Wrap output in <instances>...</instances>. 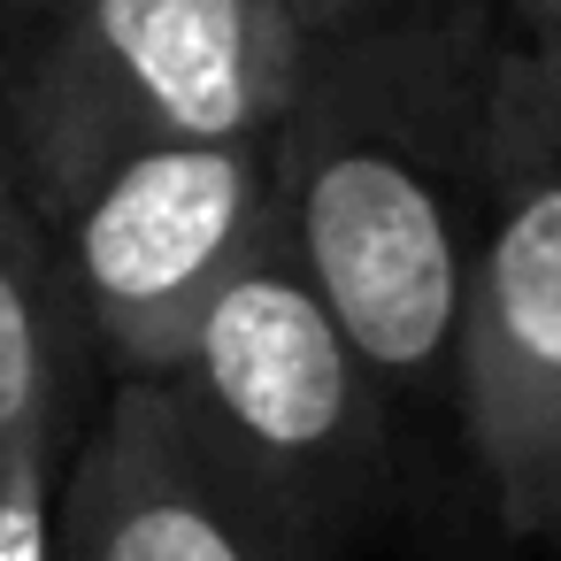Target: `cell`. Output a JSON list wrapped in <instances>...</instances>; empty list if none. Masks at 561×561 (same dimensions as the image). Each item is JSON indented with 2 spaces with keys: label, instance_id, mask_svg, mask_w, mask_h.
<instances>
[{
  "label": "cell",
  "instance_id": "obj_6",
  "mask_svg": "<svg viewBox=\"0 0 561 561\" xmlns=\"http://www.w3.org/2000/svg\"><path fill=\"white\" fill-rule=\"evenodd\" d=\"M55 561H316V553L231 484V469L201 446L193 415L162 377H116L62 461Z\"/></svg>",
  "mask_w": 561,
  "mask_h": 561
},
{
  "label": "cell",
  "instance_id": "obj_9",
  "mask_svg": "<svg viewBox=\"0 0 561 561\" xmlns=\"http://www.w3.org/2000/svg\"><path fill=\"white\" fill-rule=\"evenodd\" d=\"M93 400H62L24 415L0 438V561H55V507H62V461L85 431Z\"/></svg>",
  "mask_w": 561,
  "mask_h": 561
},
{
  "label": "cell",
  "instance_id": "obj_8",
  "mask_svg": "<svg viewBox=\"0 0 561 561\" xmlns=\"http://www.w3.org/2000/svg\"><path fill=\"white\" fill-rule=\"evenodd\" d=\"M492 178H553L561 185V39H507L492 47Z\"/></svg>",
  "mask_w": 561,
  "mask_h": 561
},
{
  "label": "cell",
  "instance_id": "obj_5",
  "mask_svg": "<svg viewBox=\"0 0 561 561\" xmlns=\"http://www.w3.org/2000/svg\"><path fill=\"white\" fill-rule=\"evenodd\" d=\"M446 415L507 538L561 553V185L492 178Z\"/></svg>",
  "mask_w": 561,
  "mask_h": 561
},
{
  "label": "cell",
  "instance_id": "obj_10",
  "mask_svg": "<svg viewBox=\"0 0 561 561\" xmlns=\"http://www.w3.org/2000/svg\"><path fill=\"white\" fill-rule=\"evenodd\" d=\"M507 39H561V0H492Z\"/></svg>",
  "mask_w": 561,
  "mask_h": 561
},
{
  "label": "cell",
  "instance_id": "obj_4",
  "mask_svg": "<svg viewBox=\"0 0 561 561\" xmlns=\"http://www.w3.org/2000/svg\"><path fill=\"white\" fill-rule=\"evenodd\" d=\"M47 231L101 377H170L208 300L277 231V131L154 139L78 178Z\"/></svg>",
  "mask_w": 561,
  "mask_h": 561
},
{
  "label": "cell",
  "instance_id": "obj_2",
  "mask_svg": "<svg viewBox=\"0 0 561 561\" xmlns=\"http://www.w3.org/2000/svg\"><path fill=\"white\" fill-rule=\"evenodd\" d=\"M300 47L285 0H0V154L47 216L131 147L277 131Z\"/></svg>",
  "mask_w": 561,
  "mask_h": 561
},
{
  "label": "cell",
  "instance_id": "obj_11",
  "mask_svg": "<svg viewBox=\"0 0 561 561\" xmlns=\"http://www.w3.org/2000/svg\"><path fill=\"white\" fill-rule=\"evenodd\" d=\"M285 9L300 16V32H331V24H354V16L385 9V0H285Z\"/></svg>",
  "mask_w": 561,
  "mask_h": 561
},
{
  "label": "cell",
  "instance_id": "obj_3",
  "mask_svg": "<svg viewBox=\"0 0 561 561\" xmlns=\"http://www.w3.org/2000/svg\"><path fill=\"white\" fill-rule=\"evenodd\" d=\"M162 385L231 484L316 561H339L392 507L400 408L293 262L285 231L208 300Z\"/></svg>",
  "mask_w": 561,
  "mask_h": 561
},
{
  "label": "cell",
  "instance_id": "obj_1",
  "mask_svg": "<svg viewBox=\"0 0 561 561\" xmlns=\"http://www.w3.org/2000/svg\"><path fill=\"white\" fill-rule=\"evenodd\" d=\"M492 0H385L308 32L277 116V231L392 408L446 415L492 208Z\"/></svg>",
  "mask_w": 561,
  "mask_h": 561
},
{
  "label": "cell",
  "instance_id": "obj_7",
  "mask_svg": "<svg viewBox=\"0 0 561 561\" xmlns=\"http://www.w3.org/2000/svg\"><path fill=\"white\" fill-rule=\"evenodd\" d=\"M93 377H101V354L78 316L62 247L47 216L32 208L24 178L9 170V154H0V438L39 408L101 400Z\"/></svg>",
  "mask_w": 561,
  "mask_h": 561
}]
</instances>
